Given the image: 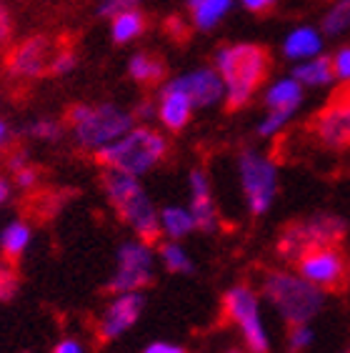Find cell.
<instances>
[{
    "label": "cell",
    "instance_id": "obj_7",
    "mask_svg": "<svg viewBox=\"0 0 350 353\" xmlns=\"http://www.w3.org/2000/svg\"><path fill=\"white\" fill-rule=\"evenodd\" d=\"M220 321L223 323H238L243 339L248 343L250 353H268V336L262 331L260 313H258V299L248 285L230 288L220 301Z\"/></svg>",
    "mask_w": 350,
    "mask_h": 353
},
{
    "label": "cell",
    "instance_id": "obj_39",
    "mask_svg": "<svg viewBox=\"0 0 350 353\" xmlns=\"http://www.w3.org/2000/svg\"><path fill=\"white\" fill-rule=\"evenodd\" d=\"M143 353H188V351L181 346H173V343H153V346H148Z\"/></svg>",
    "mask_w": 350,
    "mask_h": 353
},
{
    "label": "cell",
    "instance_id": "obj_3",
    "mask_svg": "<svg viewBox=\"0 0 350 353\" xmlns=\"http://www.w3.org/2000/svg\"><path fill=\"white\" fill-rule=\"evenodd\" d=\"M348 236V223L336 213H318L308 221H293L278 233L276 251L280 259L296 263L316 248H340Z\"/></svg>",
    "mask_w": 350,
    "mask_h": 353
},
{
    "label": "cell",
    "instance_id": "obj_18",
    "mask_svg": "<svg viewBox=\"0 0 350 353\" xmlns=\"http://www.w3.org/2000/svg\"><path fill=\"white\" fill-rule=\"evenodd\" d=\"M300 98H303V88H300V83L293 78V81H280L276 83L273 88L268 90L265 95V105L270 110H276V113H293V110L300 105Z\"/></svg>",
    "mask_w": 350,
    "mask_h": 353
},
{
    "label": "cell",
    "instance_id": "obj_8",
    "mask_svg": "<svg viewBox=\"0 0 350 353\" xmlns=\"http://www.w3.org/2000/svg\"><path fill=\"white\" fill-rule=\"evenodd\" d=\"M298 273L325 293H343L350 288L348 261L343 259L340 248H316L296 261Z\"/></svg>",
    "mask_w": 350,
    "mask_h": 353
},
{
    "label": "cell",
    "instance_id": "obj_21",
    "mask_svg": "<svg viewBox=\"0 0 350 353\" xmlns=\"http://www.w3.org/2000/svg\"><path fill=\"white\" fill-rule=\"evenodd\" d=\"M145 30H148V18H145V13L130 8V10H123V13L115 15L113 41L128 43V41H133V38H138V35H143Z\"/></svg>",
    "mask_w": 350,
    "mask_h": 353
},
{
    "label": "cell",
    "instance_id": "obj_42",
    "mask_svg": "<svg viewBox=\"0 0 350 353\" xmlns=\"http://www.w3.org/2000/svg\"><path fill=\"white\" fill-rule=\"evenodd\" d=\"M8 138V128H6V123L0 121V145H3V141Z\"/></svg>",
    "mask_w": 350,
    "mask_h": 353
},
{
    "label": "cell",
    "instance_id": "obj_23",
    "mask_svg": "<svg viewBox=\"0 0 350 353\" xmlns=\"http://www.w3.org/2000/svg\"><path fill=\"white\" fill-rule=\"evenodd\" d=\"M63 198L58 190L53 188H43V190H35L33 196H28L25 201V213L30 218H38V221H45V218H53L61 208Z\"/></svg>",
    "mask_w": 350,
    "mask_h": 353
},
{
    "label": "cell",
    "instance_id": "obj_20",
    "mask_svg": "<svg viewBox=\"0 0 350 353\" xmlns=\"http://www.w3.org/2000/svg\"><path fill=\"white\" fill-rule=\"evenodd\" d=\"M28 238H30V231H28L25 223H13L3 231V236H0V256H3L6 263L18 268L21 256L28 245Z\"/></svg>",
    "mask_w": 350,
    "mask_h": 353
},
{
    "label": "cell",
    "instance_id": "obj_26",
    "mask_svg": "<svg viewBox=\"0 0 350 353\" xmlns=\"http://www.w3.org/2000/svg\"><path fill=\"white\" fill-rule=\"evenodd\" d=\"M345 28H350V0H338L336 6L325 13L323 30L328 35H338L343 33Z\"/></svg>",
    "mask_w": 350,
    "mask_h": 353
},
{
    "label": "cell",
    "instance_id": "obj_5",
    "mask_svg": "<svg viewBox=\"0 0 350 353\" xmlns=\"http://www.w3.org/2000/svg\"><path fill=\"white\" fill-rule=\"evenodd\" d=\"M168 156V141L153 128H135L128 138L115 145L95 150V163L105 168L123 170L128 176H141Z\"/></svg>",
    "mask_w": 350,
    "mask_h": 353
},
{
    "label": "cell",
    "instance_id": "obj_34",
    "mask_svg": "<svg viewBox=\"0 0 350 353\" xmlns=\"http://www.w3.org/2000/svg\"><path fill=\"white\" fill-rule=\"evenodd\" d=\"M141 3V0H105L101 6V15H118L123 13V10H130V8H135Z\"/></svg>",
    "mask_w": 350,
    "mask_h": 353
},
{
    "label": "cell",
    "instance_id": "obj_22",
    "mask_svg": "<svg viewBox=\"0 0 350 353\" xmlns=\"http://www.w3.org/2000/svg\"><path fill=\"white\" fill-rule=\"evenodd\" d=\"M293 78L298 83H305V85H325L336 78V70H333V55H320L316 61L305 63V65H298L293 70Z\"/></svg>",
    "mask_w": 350,
    "mask_h": 353
},
{
    "label": "cell",
    "instance_id": "obj_33",
    "mask_svg": "<svg viewBox=\"0 0 350 353\" xmlns=\"http://www.w3.org/2000/svg\"><path fill=\"white\" fill-rule=\"evenodd\" d=\"M13 41V18L8 13V8L0 3V48Z\"/></svg>",
    "mask_w": 350,
    "mask_h": 353
},
{
    "label": "cell",
    "instance_id": "obj_9",
    "mask_svg": "<svg viewBox=\"0 0 350 353\" xmlns=\"http://www.w3.org/2000/svg\"><path fill=\"white\" fill-rule=\"evenodd\" d=\"M243 190L248 196V205L253 216H260L270 208L276 196V165L262 158L256 150H243L240 156Z\"/></svg>",
    "mask_w": 350,
    "mask_h": 353
},
{
    "label": "cell",
    "instance_id": "obj_31",
    "mask_svg": "<svg viewBox=\"0 0 350 353\" xmlns=\"http://www.w3.org/2000/svg\"><path fill=\"white\" fill-rule=\"evenodd\" d=\"M333 70H336V78H340L343 83L350 81V46L340 48L333 55Z\"/></svg>",
    "mask_w": 350,
    "mask_h": 353
},
{
    "label": "cell",
    "instance_id": "obj_13",
    "mask_svg": "<svg viewBox=\"0 0 350 353\" xmlns=\"http://www.w3.org/2000/svg\"><path fill=\"white\" fill-rule=\"evenodd\" d=\"M143 306H145V299L141 293H123L121 299L103 313V319L95 323L93 336L98 339V343H108L115 336H121L123 331H128L138 321Z\"/></svg>",
    "mask_w": 350,
    "mask_h": 353
},
{
    "label": "cell",
    "instance_id": "obj_44",
    "mask_svg": "<svg viewBox=\"0 0 350 353\" xmlns=\"http://www.w3.org/2000/svg\"><path fill=\"white\" fill-rule=\"evenodd\" d=\"M228 353H240V351H228Z\"/></svg>",
    "mask_w": 350,
    "mask_h": 353
},
{
    "label": "cell",
    "instance_id": "obj_27",
    "mask_svg": "<svg viewBox=\"0 0 350 353\" xmlns=\"http://www.w3.org/2000/svg\"><path fill=\"white\" fill-rule=\"evenodd\" d=\"M161 256H163V263L168 268L170 273H190L193 271V265H190L188 256L183 251L181 245L175 243H165L161 245Z\"/></svg>",
    "mask_w": 350,
    "mask_h": 353
},
{
    "label": "cell",
    "instance_id": "obj_43",
    "mask_svg": "<svg viewBox=\"0 0 350 353\" xmlns=\"http://www.w3.org/2000/svg\"><path fill=\"white\" fill-rule=\"evenodd\" d=\"M348 281H350V263H348Z\"/></svg>",
    "mask_w": 350,
    "mask_h": 353
},
{
    "label": "cell",
    "instance_id": "obj_24",
    "mask_svg": "<svg viewBox=\"0 0 350 353\" xmlns=\"http://www.w3.org/2000/svg\"><path fill=\"white\" fill-rule=\"evenodd\" d=\"M283 50L288 58H308V55H316L320 50V38H318L316 30L300 28V30L288 35Z\"/></svg>",
    "mask_w": 350,
    "mask_h": 353
},
{
    "label": "cell",
    "instance_id": "obj_17",
    "mask_svg": "<svg viewBox=\"0 0 350 353\" xmlns=\"http://www.w3.org/2000/svg\"><path fill=\"white\" fill-rule=\"evenodd\" d=\"M190 185H193V223H196L198 231L210 233L216 228V208L210 203V188L208 181L200 170H193L190 176Z\"/></svg>",
    "mask_w": 350,
    "mask_h": 353
},
{
    "label": "cell",
    "instance_id": "obj_1",
    "mask_svg": "<svg viewBox=\"0 0 350 353\" xmlns=\"http://www.w3.org/2000/svg\"><path fill=\"white\" fill-rule=\"evenodd\" d=\"M216 61L223 83L228 88V98H225L228 113L248 105L253 93L268 81L270 68H273L270 50L265 46H256V43H238V46L220 48Z\"/></svg>",
    "mask_w": 350,
    "mask_h": 353
},
{
    "label": "cell",
    "instance_id": "obj_37",
    "mask_svg": "<svg viewBox=\"0 0 350 353\" xmlns=\"http://www.w3.org/2000/svg\"><path fill=\"white\" fill-rule=\"evenodd\" d=\"M278 0H243V6L248 8L250 13L256 15H268L273 8H276Z\"/></svg>",
    "mask_w": 350,
    "mask_h": 353
},
{
    "label": "cell",
    "instance_id": "obj_4",
    "mask_svg": "<svg viewBox=\"0 0 350 353\" xmlns=\"http://www.w3.org/2000/svg\"><path fill=\"white\" fill-rule=\"evenodd\" d=\"M262 293L280 311L288 326L308 323L323 308V291L305 281L303 276H293L285 271H268L262 279Z\"/></svg>",
    "mask_w": 350,
    "mask_h": 353
},
{
    "label": "cell",
    "instance_id": "obj_28",
    "mask_svg": "<svg viewBox=\"0 0 350 353\" xmlns=\"http://www.w3.org/2000/svg\"><path fill=\"white\" fill-rule=\"evenodd\" d=\"M18 285H21L18 268H15V265H10V263H6V261H0V301L15 299Z\"/></svg>",
    "mask_w": 350,
    "mask_h": 353
},
{
    "label": "cell",
    "instance_id": "obj_32",
    "mask_svg": "<svg viewBox=\"0 0 350 353\" xmlns=\"http://www.w3.org/2000/svg\"><path fill=\"white\" fill-rule=\"evenodd\" d=\"M30 133H33L35 138H45V141H58L61 138V125L53 121H41V123H35L33 128H30Z\"/></svg>",
    "mask_w": 350,
    "mask_h": 353
},
{
    "label": "cell",
    "instance_id": "obj_40",
    "mask_svg": "<svg viewBox=\"0 0 350 353\" xmlns=\"http://www.w3.org/2000/svg\"><path fill=\"white\" fill-rule=\"evenodd\" d=\"M53 353H83V348H81V343H78V341L65 339L53 348Z\"/></svg>",
    "mask_w": 350,
    "mask_h": 353
},
{
    "label": "cell",
    "instance_id": "obj_36",
    "mask_svg": "<svg viewBox=\"0 0 350 353\" xmlns=\"http://www.w3.org/2000/svg\"><path fill=\"white\" fill-rule=\"evenodd\" d=\"M15 181L21 188H33L38 183V168L35 165H23L21 170H15Z\"/></svg>",
    "mask_w": 350,
    "mask_h": 353
},
{
    "label": "cell",
    "instance_id": "obj_2",
    "mask_svg": "<svg viewBox=\"0 0 350 353\" xmlns=\"http://www.w3.org/2000/svg\"><path fill=\"white\" fill-rule=\"evenodd\" d=\"M6 70L13 78H48L63 75L75 65L73 38L55 35H30L15 43L3 61Z\"/></svg>",
    "mask_w": 350,
    "mask_h": 353
},
{
    "label": "cell",
    "instance_id": "obj_38",
    "mask_svg": "<svg viewBox=\"0 0 350 353\" xmlns=\"http://www.w3.org/2000/svg\"><path fill=\"white\" fill-rule=\"evenodd\" d=\"M330 98L340 103V105L345 108V113L350 116V81L348 83H340V85L333 90V95H330Z\"/></svg>",
    "mask_w": 350,
    "mask_h": 353
},
{
    "label": "cell",
    "instance_id": "obj_14",
    "mask_svg": "<svg viewBox=\"0 0 350 353\" xmlns=\"http://www.w3.org/2000/svg\"><path fill=\"white\" fill-rule=\"evenodd\" d=\"M173 90H181L193 101V105H213L223 95V78L216 70H196V73L185 75V78H178L168 85Z\"/></svg>",
    "mask_w": 350,
    "mask_h": 353
},
{
    "label": "cell",
    "instance_id": "obj_45",
    "mask_svg": "<svg viewBox=\"0 0 350 353\" xmlns=\"http://www.w3.org/2000/svg\"><path fill=\"white\" fill-rule=\"evenodd\" d=\"M348 353H350V351H348Z\"/></svg>",
    "mask_w": 350,
    "mask_h": 353
},
{
    "label": "cell",
    "instance_id": "obj_16",
    "mask_svg": "<svg viewBox=\"0 0 350 353\" xmlns=\"http://www.w3.org/2000/svg\"><path fill=\"white\" fill-rule=\"evenodd\" d=\"M161 98V121L165 123V128H170L173 133L183 130L188 125L190 113H193V101L185 93L168 88V85L163 88Z\"/></svg>",
    "mask_w": 350,
    "mask_h": 353
},
{
    "label": "cell",
    "instance_id": "obj_29",
    "mask_svg": "<svg viewBox=\"0 0 350 353\" xmlns=\"http://www.w3.org/2000/svg\"><path fill=\"white\" fill-rule=\"evenodd\" d=\"M313 341V331L305 323H296L288 328V351L290 353H303Z\"/></svg>",
    "mask_w": 350,
    "mask_h": 353
},
{
    "label": "cell",
    "instance_id": "obj_11",
    "mask_svg": "<svg viewBox=\"0 0 350 353\" xmlns=\"http://www.w3.org/2000/svg\"><path fill=\"white\" fill-rule=\"evenodd\" d=\"M308 130L320 145L330 150L350 148V116L338 101L328 98L323 108L310 116Z\"/></svg>",
    "mask_w": 350,
    "mask_h": 353
},
{
    "label": "cell",
    "instance_id": "obj_41",
    "mask_svg": "<svg viewBox=\"0 0 350 353\" xmlns=\"http://www.w3.org/2000/svg\"><path fill=\"white\" fill-rule=\"evenodd\" d=\"M8 196H10V185L6 183V178H0V205L6 203Z\"/></svg>",
    "mask_w": 350,
    "mask_h": 353
},
{
    "label": "cell",
    "instance_id": "obj_35",
    "mask_svg": "<svg viewBox=\"0 0 350 353\" xmlns=\"http://www.w3.org/2000/svg\"><path fill=\"white\" fill-rule=\"evenodd\" d=\"M288 118H290L288 113H276V110H270V116L265 118V123L258 128V133H260V136H270V133H276V130L280 128Z\"/></svg>",
    "mask_w": 350,
    "mask_h": 353
},
{
    "label": "cell",
    "instance_id": "obj_15",
    "mask_svg": "<svg viewBox=\"0 0 350 353\" xmlns=\"http://www.w3.org/2000/svg\"><path fill=\"white\" fill-rule=\"evenodd\" d=\"M170 68L168 63L163 61V55L155 53H138L133 55V61L128 65V75L143 88H158L165 78H168Z\"/></svg>",
    "mask_w": 350,
    "mask_h": 353
},
{
    "label": "cell",
    "instance_id": "obj_6",
    "mask_svg": "<svg viewBox=\"0 0 350 353\" xmlns=\"http://www.w3.org/2000/svg\"><path fill=\"white\" fill-rule=\"evenodd\" d=\"M63 121L75 130L78 143L88 148L121 138L130 128L128 113H123L113 105H95L93 108L85 103H75V105H68Z\"/></svg>",
    "mask_w": 350,
    "mask_h": 353
},
{
    "label": "cell",
    "instance_id": "obj_19",
    "mask_svg": "<svg viewBox=\"0 0 350 353\" xmlns=\"http://www.w3.org/2000/svg\"><path fill=\"white\" fill-rule=\"evenodd\" d=\"M233 0H188V10L193 18V26L200 30L213 28L223 15L228 13V8Z\"/></svg>",
    "mask_w": 350,
    "mask_h": 353
},
{
    "label": "cell",
    "instance_id": "obj_12",
    "mask_svg": "<svg viewBox=\"0 0 350 353\" xmlns=\"http://www.w3.org/2000/svg\"><path fill=\"white\" fill-rule=\"evenodd\" d=\"M113 208H115V213L121 216V221H125V223L138 233L143 245L161 243V236H163L161 223H158L155 208L150 205L148 196L143 193V188L135 190L133 196H128L125 201H121V203H115Z\"/></svg>",
    "mask_w": 350,
    "mask_h": 353
},
{
    "label": "cell",
    "instance_id": "obj_25",
    "mask_svg": "<svg viewBox=\"0 0 350 353\" xmlns=\"http://www.w3.org/2000/svg\"><path fill=\"white\" fill-rule=\"evenodd\" d=\"M163 225H165V231H168L170 238H183L185 233H190L196 228L193 216L181 211V208H165L163 211Z\"/></svg>",
    "mask_w": 350,
    "mask_h": 353
},
{
    "label": "cell",
    "instance_id": "obj_30",
    "mask_svg": "<svg viewBox=\"0 0 350 353\" xmlns=\"http://www.w3.org/2000/svg\"><path fill=\"white\" fill-rule=\"evenodd\" d=\"M165 33H168L170 41L185 43L190 38V26L183 21L181 15H170L168 21H165Z\"/></svg>",
    "mask_w": 350,
    "mask_h": 353
},
{
    "label": "cell",
    "instance_id": "obj_10",
    "mask_svg": "<svg viewBox=\"0 0 350 353\" xmlns=\"http://www.w3.org/2000/svg\"><path fill=\"white\" fill-rule=\"evenodd\" d=\"M118 273L108 283V293H135L138 288L153 283V273H150V253L145 245L125 243L118 253Z\"/></svg>",
    "mask_w": 350,
    "mask_h": 353
}]
</instances>
